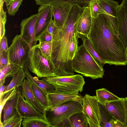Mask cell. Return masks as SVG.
Wrapping results in <instances>:
<instances>
[{
    "label": "cell",
    "mask_w": 127,
    "mask_h": 127,
    "mask_svg": "<svg viewBox=\"0 0 127 127\" xmlns=\"http://www.w3.org/2000/svg\"><path fill=\"white\" fill-rule=\"evenodd\" d=\"M87 38L105 64H127L126 49L119 35L117 17L102 14L96 18H92Z\"/></svg>",
    "instance_id": "cell-1"
},
{
    "label": "cell",
    "mask_w": 127,
    "mask_h": 127,
    "mask_svg": "<svg viewBox=\"0 0 127 127\" xmlns=\"http://www.w3.org/2000/svg\"><path fill=\"white\" fill-rule=\"evenodd\" d=\"M85 7L77 4L72 7L63 26H55L52 36L50 64L56 77L74 75L72 63L69 57V48L71 38L75 33L79 19Z\"/></svg>",
    "instance_id": "cell-2"
},
{
    "label": "cell",
    "mask_w": 127,
    "mask_h": 127,
    "mask_svg": "<svg viewBox=\"0 0 127 127\" xmlns=\"http://www.w3.org/2000/svg\"><path fill=\"white\" fill-rule=\"evenodd\" d=\"M82 99L49 107L45 110L43 114L44 119L49 123L51 127H70L69 122L70 117L74 113L82 111Z\"/></svg>",
    "instance_id": "cell-3"
},
{
    "label": "cell",
    "mask_w": 127,
    "mask_h": 127,
    "mask_svg": "<svg viewBox=\"0 0 127 127\" xmlns=\"http://www.w3.org/2000/svg\"><path fill=\"white\" fill-rule=\"evenodd\" d=\"M74 71L92 79L102 78L104 70L97 63L83 44L78 47L72 60Z\"/></svg>",
    "instance_id": "cell-4"
},
{
    "label": "cell",
    "mask_w": 127,
    "mask_h": 127,
    "mask_svg": "<svg viewBox=\"0 0 127 127\" xmlns=\"http://www.w3.org/2000/svg\"><path fill=\"white\" fill-rule=\"evenodd\" d=\"M53 85L54 93L77 95L83 91L85 84L83 76L79 74L66 76L43 78L42 79Z\"/></svg>",
    "instance_id": "cell-5"
},
{
    "label": "cell",
    "mask_w": 127,
    "mask_h": 127,
    "mask_svg": "<svg viewBox=\"0 0 127 127\" xmlns=\"http://www.w3.org/2000/svg\"><path fill=\"white\" fill-rule=\"evenodd\" d=\"M27 68L38 78L56 77L54 70L42 56L37 44L30 49Z\"/></svg>",
    "instance_id": "cell-6"
},
{
    "label": "cell",
    "mask_w": 127,
    "mask_h": 127,
    "mask_svg": "<svg viewBox=\"0 0 127 127\" xmlns=\"http://www.w3.org/2000/svg\"><path fill=\"white\" fill-rule=\"evenodd\" d=\"M31 49L29 44L20 35H16L8 47L9 62L27 68L29 53Z\"/></svg>",
    "instance_id": "cell-7"
},
{
    "label": "cell",
    "mask_w": 127,
    "mask_h": 127,
    "mask_svg": "<svg viewBox=\"0 0 127 127\" xmlns=\"http://www.w3.org/2000/svg\"><path fill=\"white\" fill-rule=\"evenodd\" d=\"M82 112L90 127H101V119L98 101L96 96L86 94L83 97Z\"/></svg>",
    "instance_id": "cell-8"
},
{
    "label": "cell",
    "mask_w": 127,
    "mask_h": 127,
    "mask_svg": "<svg viewBox=\"0 0 127 127\" xmlns=\"http://www.w3.org/2000/svg\"><path fill=\"white\" fill-rule=\"evenodd\" d=\"M38 16V13L33 14L22 20L20 25V35L29 44L31 49L37 44L35 36V25Z\"/></svg>",
    "instance_id": "cell-9"
},
{
    "label": "cell",
    "mask_w": 127,
    "mask_h": 127,
    "mask_svg": "<svg viewBox=\"0 0 127 127\" xmlns=\"http://www.w3.org/2000/svg\"><path fill=\"white\" fill-rule=\"evenodd\" d=\"M38 16L35 25V36L37 37L47 29L53 16L52 8L49 5H40L38 9Z\"/></svg>",
    "instance_id": "cell-10"
},
{
    "label": "cell",
    "mask_w": 127,
    "mask_h": 127,
    "mask_svg": "<svg viewBox=\"0 0 127 127\" xmlns=\"http://www.w3.org/2000/svg\"><path fill=\"white\" fill-rule=\"evenodd\" d=\"M17 95L16 108L21 117L23 118L38 117L44 118V114L38 111L31 104L24 98L20 90Z\"/></svg>",
    "instance_id": "cell-11"
},
{
    "label": "cell",
    "mask_w": 127,
    "mask_h": 127,
    "mask_svg": "<svg viewBox=\"0 0 127 127\" xmlns=\"http://www.w3.org/2000/svg\"><path fill=\"white\" fill-rule=\"evenodd\" d=\"M118 32L125 46L127 48V0H123L117 9Z\"/></svg>",
    "instance_id": "cell-12"
},
{
    "label": "cell",
    "mask_w": 127,
    "mask_h": 127,
    "mask_svg": "<svg viewBox=\"0 0 127 127\" xmlns=\"http://www.w3.org/2000/svg\"><path fill=\"white\" fill-rule=\"evenodd\" d=\"M74 5L64 2L51 5L52 7L54 20L56 27L61 28L63 26Z\"/></svg>",
    "instance_id": "cell-13"
},
{
    "label": "cell",
    "mask_w": 127,
    "mask_h": 127,
    "mask_svg": "<svg viewBox=\"0 0 127 127\" xmlns=\"http://www.w3.org/2000/svg\"><path fill=\"white\" fill-rule=\"evenodd\" d=\"M106 107L112 116L122 123L125 127H127V120L125 113L124 98L119 100L106 102Z\"/></svg>",
    "instance_id": "cell-14"
},
{
    "label": "cell",
    "mask_w": 127,
    "mask_h": 127,
    "mask_svg": "<svg viewBox=\"0 0 127 127\" xmlns=\"http://www.w3.org/2000/svg\"><path fill=\"white\" fill-rule=\"evenodd\" d=\"M92 17L89 6H86L78 21L77 28L78 34L87 38L92 23Z\"/></svg>",
    "instance_id": "cell-15"
},
{
    "label": "cell",
    "mask_w": 127,
    "mask_h": 127,
    "mask_svg": "<svg viewBox=\"0 0 127 127\" xmlns=\"http://www.w3.org/2000/svg\"><path fill=\"white\" fill-rule=\"evenodd\" d=\"M21 87V94L24 98L31 104L38 111L43 114L45 109L33 94L27 79H24Z\"/></svg>",
    "instance_id": "cell-16"
},
{
    "label": "cell",
    "mask_w": 127,
    "mask_h": 127,
    "mask_svg": "<svg viewBox=\"0 0 127 127\" xmlns=\"http://www.w3.org/2000/svg\"><path fill=\"white\" fill-rule=\"evenodd\" d=\"M49 106H58L68 101L78 100L83 97L78 95H72L53 93L47 95Z\"/></svg>",
    "instance_id": "cell-17"
},
{
    "label": "cell",
    "mask_w": 127,
    "mask_h": 127,
    "mask_svg": "<svg viewBox=\"0 0 127 127\" xmlns=\"http://www.w3.org/2000/svg\"><path fill=\"white\" fill-rule=\"evenodd\" d=\"M24 69L27 79L34 83L47 95L55 92V90L53 85L42 79L39 80L37 77H33L30 73L28 68H24Z\"/></svg>",
    "instance_id": "cell-18"
},
{
    "label": "cell",
    "mask_w": 127,
    "mask_h": 127,
    "mask_svg": "<svg viewBox=\"0 0 127 127\" xmlns=\"http://www.w3.org/2000/svg\"><path fill=\"white\" fill-rule=\"evenodd\" d=\"M28 81L32 91L39 102L45 110L48 108L49 104L47 95L34 83L28 80Z\"/></svg>",
    "instance_id": "cell-19"
},
{
    "label": "cell",
    "mask_w": 127,
    "mask_h": 127,
    "mask_svg": "<svg viewBox=\"0 0 127 127\" xmlns=\"http://www.w3.org/2000/svg\"><path fill=\"white\" fill-rule=\"evenodd\" d=\"M21 67L19 65L9 62L4 68L0 70V85L4 84L6 78L16 75Z\"/></svg>",
    "instance_id": "cell-20"
},
{
    "label": "cell",
    "mask_w": 127,
    "mask_h": 127,
    "mask_svg": "<svg viewBox=\"0 0 127 127\" xmlns=\"http://www.w3.org/2000/svg\"><path fill=\"white\" fill-rule=\"evenodd\" d=\"M98 2L107 14L117 17V9L119 5L117 1L113 0H99Z\"/></svg>",
    "instance_id": "cell-21"
},
{
    "label": "cell",
    "mask_w": 127,
    "mask_h": 127,
    "mask_svg": "<svg viewBox=\"0 0 127 127\" xmlns=\"http://www.w3.org/2000/svg\"><path fill=\"white\" fill-rule=\"evenodd\" d=\"M101 119V127H113L112 123L116 120L108 110L104 104L98 102Z\"/></svg>",
    "instance_id": "cell-22"
},
{
    "label": "cell",
    "mask_w": 127,
    "mask_h": 127,
    "mask_svg": "<svg viewBox=\"0 0 127 127\" xmlns=\"http://www.w3.org/2000/svg\"><path fill=\"white\" fill-rule=\"evenodd\" d=\"M79 38L83 41V43L85 46L91 56L98 64L102 68L105 63L100 57L93 48L89 39L84 36L78 34Z\"/></svg>",
    "instance_id": "cell-23"
},
{
    "label": "cell",
    "mask_w": 127,
    "mask_h": 127,
    "mask_svg": "<svg viewBox=\"0 0 127 127\" xmlns=\"http://www.w3.org/2000/svg\"><path fill=\"white\" fill-rule=\"evenodd\" d=\"M96 96L98 102L103 104L106 102L117 100L120 98L105 88L96 90Z\"/></svg>",
    "instance_id": "cell-24"
},
{
    "label": "cell",
    "mask_w": 127,
    "mask_h": 127,
    "mask_svg": "<svg viewBox=\"0 0 127 127\" xmlns=\"http://www.w3.org/2000/svg\"><path fill=\"white\" fill-rule=\"evenodd\" d=\"M18 99V95L13 98L7 101L4 104L3 108V122H4L9 117L17 111L16 108Z\"/></svg>",
    "instance_id": "cell-25"
},
{
    "label": "cell",
    "mask_w": 127,
    "mask_h": 127,
    "mask_svg": "<svg viewBox=\"0 0 127 127\" xmlns=\"http://www.w3.org/2000/svg\"><path fill=\"white\" fill-rule=\"evenodd\" d=\"M22 124L23 127H51L46 120L40 118H24Z\"/></svg>",
    "instance_id": "cell-26"
},
{
    "label": "cell",
    "mask_w": 127,
    "mask_h": 127,
    "mask_svg": "<svg viewBox=\"0 0 127 127\" xmlns=\"http://www.w3.org/2000/svg\"><path fill=\"white\" fill-rule=\"evenodd\" d=\"M70 127H88L87 120L82 112L74 113L69 119Z\"/></svg>",
    "instance_id": "cell-27"
},
{
    "label": "cell",
    "mask_w": 127,
    "mask_h": 127,
    "mask_svg": "<svg viewBox=\"0 0 127 127\" xmlns=\"http://www.w3.org/2000/svg\"><path fill=\"white\" fill-rule=\"evenodd\" d=\"M26 77L24 68L22 67L16 75L12 77L11 80L3 93H5L14 88H19L21 86Z\"/></svg>",
    "instance_id": "cell-28"
},
{
    "label": "cell",
    "mask_w": 127,
    "mask_h": 127,
    "mask_svg": "<svg viewBox=\"0 0 127 127\" xmlns=\"http://www.w3.org/2000/svg\"><path fill=\"white\" fill-rule=\"evenodd\" d=\"M19 90V88L15 87L5 93H3L2 95L0 96V126H1L2 124V122L1 120V114L4 104L7 101L13 98L15 96L17 95Z\"/></svg>",
    "instance_id": "cell-29"
},
{
    "label": "cell",
    "mask_w": 127,
    "mask_h": 127,
    "mask_svg": "<svg viewBox=\"0 0 127 127\" xmlns=\"http://www.w3.org/2000/svg\"><path fill=\"white\" fill-rule=\"evenodd\" d=\"M23 120L17 112L4 122H2L1 127H20Z\"/></svg>",
    "instance_id": "cell-30"
},
{
    "label": "cell",
    "mask_w": 127,
    "mask_h": 127,
    "mask_svg": "<svg viewBox=\"0 0 127 127\" xmlns=\"http://www.w3.org/2000/svg\"><path fill=\"white\" fill-rule=\"evenodd\" d=\"M35 1L37 4L40 6L44 4L52 5L64 2L77 4L81 6L84 5L82 0H35Z\"/></svg>",
    "instance_id": "cell-31"
},
{
    "label": "cell",
    "mask_w": 127,
    "mask_h": 127,
    "mask_svg": "<svg viewBox=\"0 0 127 127\" xmlns=\"http://www.w3.org/2000/svg\"><path fill=\"white\" fill-rule=\"evenodd\" d=\"M42 56L47 59L49 62L51 58L52 42H41L37 44Z\"/></svg>",
    "instance_id": "cell-32"
},
{
    "label": "cell",
    "mask_w": 127,
    "mask_h": 127,
    "mask_svg": "<svg viewBox=\"0 0 127 127\" xmlns=\"http://www.w3.org/2000/svg\"><path fill=\"white\" fill-rule=\"evenodd\" d=\"M79 38L77 32L75 33L71 38L69 48V57L72 62L73 59L78 47V38Z\"/></svg>",
    "instance_id": "cell-33"
},
{
    "label": "cell",
    "mask_w": 127,
    "mask_h": 127,
    "mask_svg": "<svg viewBox=\"0 0 127 127\" xmlns=\"http://www.w3.org/2000/svg\"><path fill=\"white\" fill-rule=\"evenodd\" d=\"M91 15L92 18H96L100 14H107L99 5L98 1L90 2L89 4Z\"/></svg>",
    "instance_id": "cell-34"
},
{
    "label": "cell",
    "mask_w": 127,
    "mask_h": 127,
    "mask_svg": "<svg viewBox=\"0 0 127 127\" xmlns=\"http://www.w3.org/2000/svg\"><path fill=\"white\" fill-rule=\"evenodd\" d=\"M23 0H14L10 1L6 4L8 12L9 15L14 16L18 11Z\"/></svg>",
    "instance_id": "cell-35"
},
{
    "label": "cell",
    "mask_w": 127,
    "mask_h": 127,
    "mask_svg": "<svg viewBox=\"0 0 127 127\" xmlns=\"http://www.w3.org/2000/svg\"><path fill=\"white\" fill-rule=\"evenodd\" d=\"M9 62L8 50L0 51V70L4 68Z\"/></svg>",
    "instance_id": "cell-36"
},
{
    "label": "cell",
    "mask_w": 127,
    "mask_h": 127,
    "mask_svg": "<svg viewBox=\"0 0 127 127\" xmlns=\"http://www.w3.org/2000/svg\"><path fill=\"white\" fill-rule=\"evenodd\" d=\"M36 39L37 41L41 42H52V35L46 29Z\"/></svg>",
    "instance_id": "cell-37"
},
{
    "label": "cell",
    "mask_w": 127,
    "mask_h": 127,
    "mask_svg": "<svg viewBox=\"0 0 127 127\" xmlns=\"http://www.w3.org/2000/svg\"><path fill=\"white\" fill-rule=\"evenodd\" d=\"M8 49L7 38L4 36L0 40V51H7Z\"/></svg>",
    "instance_id": "cell-38"
},
{
    "label": "cell",
    "mask_w": 127,
    "mask_h": 127,
    "mask_svg": "<svg viewBox=\"0 0 127 127\" xmlns=\"http://www.w3.org/2000/svg\"><path fill=\"white\" fill-rule=\"evenodd\" d=\"M0 19V40L5 36V25L6 21V19Z\"/></svg>",
    "instance_id": "cell-39"
},
{
    "label": "cell",
    "mask_w": 127,
    "mask_h": 127,
    "mask_svg": "<svg viewBox=\"0 0 127 127\" xmlns=\"http://www.w3.org/2000/svg\"><path fill=\"white\" fill-rule=\"evenodd\" d=\"M54 20H52L48 26L46 30L52 36L55 27Z\"/></svg>",
    "instance_id": "cell-40"
},
{
    "label": "cell",
    "mask_w": 127,
    "mask_h": 127,
    "mask_svg": "<svg viewBox=\"0 0 127 127\" xmlns=\"http://www.w3.org/2000/svg\"><path fill=\"white\" fill-rule=\"evenodd\" d=\"M112 126L113 127H125L122 123L116 120L113 121Z\"/></svg>",
    "instance_id": "cell-41"
},
{
    "label": "cell",
    "mask_w": 127,
    "mask_h": 127,
    "mask_svg": "<svg viewBox=\"0 0 127 127\" xmlns=\"http://www.w3.org/2000/svg\"><path fill=\"white\" fill-rule=\"evenodd\" d=\"M124 104L125 113L127 120V97L124 98Z\"/></svg>",
    "instance_id": "cell-42"
},
{
    "label": "cell",
    "mask_w": 127,
    "mask_h": 127,
    "mask_svg": "<svg viewBox=\"0 0 127 127\" xmlns=\"http://www.w3.org/2000/svg\"><path fill=\"white\" fill-rule=\"evenodd\" d=\"M99 0H82V3L84 6H89V3L91 2L97 1Z\"/></svg>",
    "instance_id": "cell-43"
},
{
    "label": "cell",
    "mask_w": 127,
    "mask_h": 127,
    "mask_svg": "<svg viewBox=\"0 0 127 127\" xmlns=\"http://www.w3.org/2000/svg\"><path fill=\"white\" fill-rule=\"evenodd\" d=\"M8 86V85L6 86H4L3 84L0 85V96H1L3 94L4 91L7 87Z\"/></svg>",
    "instance_id": "cell-44"
},
{
    "label": "cell",
    "mask_w": 127,
    "mask_h": 127,
    "mask_svg": "<svg viewBox=\"0 0 127 127\" xmlns=\"http://www.w3.org/2000/svg\"><path fill=\"white\" fill-rule=\"evenodd\" d=\"M126 54L127 55V48L126 49Z\"/></svg>",
    "instance_id": "cell-45"
},
{
    "label": "cell",
    "mask_w": 127,
    "mask_h": 127,
    "mask_svg": "<svg viewBox=\"0 0 127 127\" xmlns=\"http://www.w3.org/2000/svg\"><path fill=\"white\" fill-rule=\"evenodd\" d=\"M10 0V1H12V0Z\"/></svg>",
    "instance_id": "cell-46"
}]
</instances>
